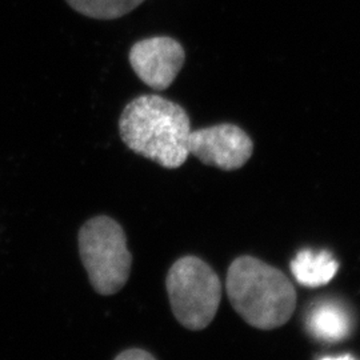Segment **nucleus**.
<instances>
[{
  "label": "nucleus",
  "instance_id": "4",
  "mask_svg": "<svg viewBox=\"0 0 360 360\" xmlns=\"http://www.w3.org/2000/svg\"><path fill=\"white\" fill-rule=\"evenodd\" d=\"M166 284L174 316L183 327L200 331L214 321L221 284L206 262L196 257H180L168 271Z\"/></svg>",
  "mask_w": 360,
  "mask_h": 360
},
{
  "label": "nucleus",
  "instance_id": "7",
  "mask_svg": "<svg viewBox=\"0 0 360 360\" xmlns=\"http://www.w3.org/2000/svg\"><path fill=\"white\" fill-rule=\"evenodd\" d=\"M307 328L316 339L334 343L348 338L352 319L343 304L326 300L309 311Z\"/></svg>",
  "mask_w": 360,
  "mask_h": 360
},
{
  "label": "nucleus",
  "instance_id": "6",
  "mask_svg": "<svg viewBox=\"0 0 360 360\" xmlns=\"http://www.w3.org/2000/svg\"><path fill=\"white\" fill-rule=\"evenodd\" d=\"M129 60L144 84L156 91H165L179 75L186 52L174 38L151 37L136 41L131 47Z\"/></svg>",
  "mask_w": 360,
  "mask_h": 360
},
{
  "label": "nucleus",
  "instance_id": "5",
  "mask_svg": "<svg viewBox=\"0 0 360 360\" xmlns=\"http://www.w3.org/2000/svg\"><path fill=\"white\" fill-rule=\"evenodd\" d=\"M187 147L202 163L224 171L243 167L254 151L251 138L229 123L191 131Z\"/></svg>",
  "mask_w": 360,
  "mask_h": 360
},
{
  "label": "nucleus",
  "instance_id": "1",
  "mask_svg": "<svg viewBox=\"0 0 360 360\" xmlns=\"http://www.w3.org/2000/svg\"><path fill=\"white\" fill-rule=\"evenodd\" d=\"M119 132L131 151L167 169L181 167L190 155L188 114L160 95L132 99L120 115Z\"/></svg>",
  "mask_w": 360,
  "mask_h": 360
},
{
  "label": "nucleus",
  "instance_id": "3",
  "mask_svg": "<svg viewBox=\"0 0 360 360\" xmlns=\"http://www.w3.org/2000/svg\"><path fill=\"white\" fill-rule=\"evenodd\" d=\"M79 252L94 290L114 295L129 281L132 257L120 224L108 217H95L79 231Z\"/></svg>",
  "mask_w": 360,
  "mask_h": 360
},
{
  "label": "nucleus",
  "instance_id": "2",
  "mask_svg": "<svg viewBox=\"0 0 360 360\" xmlns=\"http://www.w3.org/2000/svg\"><path fill=\"white\" fill-rule=\"evenodd\" d=\"M226 287L233 309L259 330L282 327L294 314V284L282 271L257 257L235 259L229 269Z\"/></svg>",
  "mask_w": 360,
  "mask_h": 360
},
{
  "label": "nucleus",
  "instance_id": "8",
  "mask_svg": "<svg viewBox=\"0 0 360 360\" xmlns=\"http://www.w3.org/2000/svg\"><path fill=\"white\" fill-rule=\"evenodd\" d=\"M338 262L327 251H300L291 263V271L296 282L306 287H321L334 279Z\"/></svg>",
  "mask_w": 360,
  "mask_h": 360
},
{
  "label": "nucleus",
  "instance_id": "10",
  "mask_svg": "<svg viewBox=\"0 0 360 360\" xmlns=\"http://www.w3.org/2000/svg\"><path fill=\"white\" fill-rule=\"evenodd\" d=\"M115 360H156L154 356L141 348H131L126 349L116 356Z\"/></svg>",
  "mask_w": 360,
  "mask_h": 360
},
{
  "label": "nucleus",
  "instance_id": "9",
  "mask_svg": "<svg viewBox=\"0 0 360 360\" xmlns=\"http://www.w3.org/2000/svg\"><path fill=\"white\" fill-rule=\"evenodd\" d=\"M67 4L91 19L114 20L134 11L144 0H65Z\"/></svg>",
  "mask_w": 360,
  "mask_h": 360
},
{
  "label": "nucleus",
  "instance_id": "11",
  "mask_svg": "<svg viewBox=\"0 0 360 360\" xmlns=\"http://www.w3.org/2000/svg\"><path fill=\"white\" fill-rule=\"evenodd\" d=\"M322 360H355L351 358L349 355H345V356H336V358H323Z\"/></svg>",
  "mask_w": 360,
  "mask_h": 360
}]
</instances>
